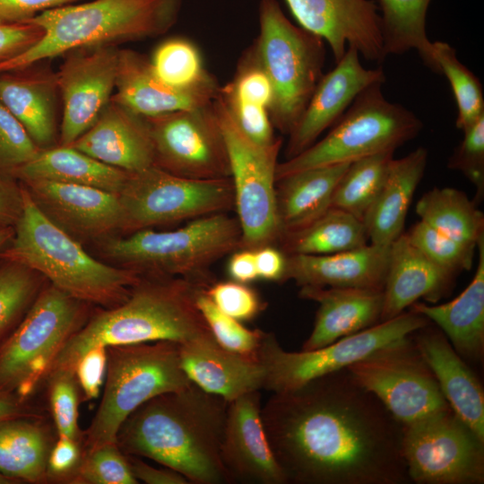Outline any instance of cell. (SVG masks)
Returning a JSON list of instances; mask_svg holds the SVG:
<instances>
[{
    "label": "cell",
    "instance_id": "obj_21",
    "mask_svg": "<svg viewBox=\"0 0 484 484\" xmlns=\"http://www.w3.org/2000/svg\"><path fill=\"white\" fill-rule=\"evenodd\" d=\"M20 183L40 211L73 237L96 238L121 230L123 212L117 194L48 180Z\"/></svg>",
    "mask_w": 484,
    "mask_h": 484
},
{
    "label": "cell",
    "instance_id": "obj_25",
    "mask_svg": "<svg viewBox=\"0 0 484 484\" xmlns=\"http://www.w3.org/2000/svg\"><path fill=\"white\" fill-rule=\"evenodd\" d=\"M412 337L452 411L484 440V393L475 374L445 333L430 323Z\"/></svg>",
    "mask_w": 484,
    "mask_h": 484
},
{
    "label": "cell",
    "instance_id": "obj_31",
    "mask_svg": "<svg viewBox=\"0 0 484 484\" xmlns=\"http://www.w3.org/2000/svg\"><path fill=\"white\" fill-rule=\"evenodd\" d=\"M218 95L237 126L249 139L261 145L275 141L269 116L272 85L253 45L243 52L233 78L220 86Z\"/></svg>",
    "mask_w": 484,
    "mask_h": 484
},
{
    "label": "cell",
    "instance_id": "obj_16",
    "mask_svg": "<svg viewBox=\"0 0 484 484\" xmlns=\"http://www.w3.org/2000/svg\"><path fill=\"white\" fill-rule=\"evenodd\" d=\"M154 166L191 179L231 177L229 159L212 102L146 117Z\"/></svg>",
    "mask_w": 484,
    "mask_h": 484
},
{
    "label": "cell",
    "instance_id": "obj_36",
    "mask_svg": "<svg viewBox=\"0 0 484 484\" xmlns=\"http://www.w3.org/2000/svg\"><path fill=\"white\" fill-rule=\"evenodd\" d=\"M368 238L362 220L330 207L303 228L282 234L277 241L286 255H329L364 246Z\"/></svg>",
    "mask_w": 484,
    "mask_h": 484
},
{
    "label": "cell",
    "instance_id": "obj_32",
    "mask_svg": "<svg viewBox=\"0 0 484 484\" xmlns=\"http://www.w3.org/2000/svg\"><path fill=\"white\" fill-rule=\"evenodd\" d=\"M427 160V150L419 147L392 160L385 181L363 220L371 244L390 246L403 233L406 215L423 177Z\"/></svg>",
    "mask_w": 484,
    "mask_h": 484
},
{
    "label": "cell",
    "instance_id": "obj_19",
    "mask_svg": "<svg viewBox=\"0 0 484 484\" xmlns=\"http://www.w3.org/2000/svg\"><path fill=\"white\" fill-rule=\"evenodd\" d=\"M261 410L260 390L228 403L220 459L230 483L288 484L269 444Z\"/></svg>",
    "mask_w": 484,
    "mask_h": 484
},
{
    "label": "cell",
    "instance_id": "obj_26",
    "mask_svg": "<svg viewBox=\"0 0 484 484\" xmlns=\"http://www.w3.org/2000/svg\"><path fill=\"white\" fill-rule=\"evenodd\" d=\"M178 346L182 369L203 391L229 402L264 389L265 373L260 361L222 348L213 336Z\"/></svg>",
    "mask_w": 484,
    "mask_h": 484
},
{
    "label": "cell",
    "instance_id": "obj_43",
    "mask_svg": "<svg viewBox=\"0 0 484 484\" xmlns=\"http://www.w3.org/2000/svg\"><path fill=\"white\" fill-rule=\"evenodd\" d=\"M49 412L55 430L59 436H65L82 443L79 427V404L81 390L74 371L60 369L51 372L45 379Z\"/></svg>",
    "mask_w": 484,
    "mask_h": 484
},
{
    "label": "cell",
    "instance_id": "obj_30",
    "mask_svg": "<svg viewBox=\"0 0 484 484\" xmlns=\"http://www.w3.org/2000/svg\"><path fill=\"white\" fill-rule=\"evenodd\" d=\"M477 249L475 274L458 297L436 306L419 301L411 306V311L435 323L455 351L471 361L482 360L484 353V236Z\"/></svg>",
    "mask_w": 484,
    "mask_h": 484
},
{
    "label": "cell",
    "instance_id": "obj_40",
    "mask_svg": "<svg viewBox=\"0 0 484 484\" xmlns=\"http://www.w3.org/2000/svg\"><path fill=\"white\" fill-rule=\"evenodd\" d=\"M45 284L33 269L0 258V342L19 325Z\"/></svg>",
    "mask_w": 484,
    "mask_h": 484
},
{
    "label": "cell",
    "instance_id": "obj_41",
    "mask_svg": "<svg viewBox=\"0 0 484 484\" xmlns=\"http://www.w3.org/2000/svg\"><path fill=\"white\" fill-rule=\"evenodd\" d=\"M150 61L155 74L173 88L192 89L215 78L205 69L198 48L185 38L163 41Z\"/></svg>",
    "mask_w": 484,
    "mask_h": 484
},
{
    "label": "cell",
    "instance_id": "obj_20",
    "mask_svg": "<svg viewBox=\"0 0 484 484\" xmlns=\"http://www.w3.org/2000/svg\"><path fill=\"white\" fill-rule=\"evenodd\" d=\"M385 81L381 66L365 68L359 60V51L348 46L336 65L322 76L303 114L290 133L286 160L317 142L321 134L341 118L365 88Z\"/></svg>",
    "mask_w": 484,
    "mask_h": 484
},
{
    "label": "cell",
    "instance_id": "obj_14",
    "mask_svg": "<svg viewBox=\"0 0 484 484\" xmlns=\"http://www.w3.org/2000/svg\"><path fill=\"white\" fill-rule=\"evenodd\" d=\"M402 453L418 484H482L484 440L451 408L402 425Z\"/></svg>",
    "mask_w": 484,
    "mask_h": 484
},
{
    "label": "cell",
    "instance_id": "obj_55",
    "mask_svg": "<svg viewBox=\"0 0 484 484\" xmlns=\"http://www.w3.org/2000/svg\"><path fill=\"white\" fill-rule=\"evenodd\" d=\"M131 471L136 480L146 484H187L188 480L170 468H155L138 456L126 454ZM139 482V481H138Z\"/></svg>",
    "mask_w": 484,
    "mask_h": 484
},
{
    "label": "cell",
    "instance_id": "obj_6",
    "mask_svg": "<svg viewBox=\"0 0 484 484\" xmlns=\"http://www.w3.org/2000/svg\"><path fill=\"white\" fill-rule=\"evenodd\" d=\"M241 236L238 218L218 212L175 230L145 229L108 238L103 250L119 267L141 276L180 277L207 288L215 281L211 266L240 249Z\"/></svg>",
    "mask_w": 484,
    "mask_h": 484
},
{
    "label": "cell",
    "instance_id": "obj_52",
    "mask_svg": "<svg viewBox=\"0 0 484 484\" xmlns=\"http://www.w3.org/2000/svg\"><path fill=\"white\" fill-rule=\"evenodd\" d=\"M43 30L34 22L0 21V63L23 53L43 37Z\"/></svg>",
    "mask_w": 484,
    "mask_h": 484
},
{
    "label": "cell",
    "instance_id": "obj_44",
    "mask_svg": "<svg viewBox=\"0 0 484 484\" xmlns=\"http://www.w3.org/2000/svg\"><path fill=\"white\" fill-rule=\"evenodd\" d=\"M196 304L218 344L231 352L258 359L265 332L248 329L221 312L206 295L205 289L199 291Z\"/></svg>",
    "mask_w": 484,
    "mask_h": 484
},
{
    "label": "cell",
    "instance_id": "obj_50",
    "mask_svg": "<svg viewBox=\"0 0 484 484\" xmlns=\"http://www.w3.org/2000/svg\"><path fill=\"white\" fill-rule=\"evenodd\" d=\"M82 443L57 436L47 462V483L69 484L83 454Z\"/></svg>",
    "mask_w": 484,
    "mask_h": 484
},
{
    "label": "cell",
    "instance_id": "obj_56",
    "mask_svg": "<svg viewBox=\"0 0 484 484\" xmlns=\"http://www.w3.org/2000/svg\"><path fill=\"white\" fill-rule=\"evenodd\" d=\"M258 278L282 282L286 269V255L274 246L255 250Z\"/></svg>",
    "mask_w": 484,
    "mask_h": 484
},
{
    "label": "cell",
    "instance_id": "obj_5",
    "mask_svg": "<svg viewBox=\"0 0 484 484\" xmlns=\"http://www.w3.org/2000/svg\"><path fill=\"white\" fill-rule=\"evenodd\" d=\"M183 0H91L45 11L29 21L43 37L19 56L0 63V72L22 69L83 48L156 38L177 22Z\"/></svg>",
    "mask_w": 484,
    "mask_h": 484
},
{
    "label": "cell",
    "instance_id": "obj_10",
    "mask_svg": "<svg viewBox=\"0 0 484 484\" xmlns=\"http://www.w3.org/2000/svg\"><path fill=\"white\" fill-rule=\"evenodd\" d=\"M90 306L47 282L19 325L0 342V389L32 400L60 350L88 320Z\"/></svg>",
    "mask_w": 484,
    "mask_h": 484
},
{
    "label": "cell",
    "instance_id": "obj_9",
    "mask_svg": "<svg viewBox=\"0 0 484 484\" xmlns=\"http://www.w3.org/2000/svg\"><path fill=\"white\" fill-rule=\"evenodd\" d=\"M384 82L365 88L330 132L299 154L279 162L276 181L307 169L350 163L397 148L415 138L422 121L401 104L385 99Z\"/></svg>",
    "mask_w": 484,
    "mask_h": 484
},
{
    "label": "cell",
    "instance_id": "obj_58",
    "mask_svg": "<svg viewBox=\"0 0 484 484\" xmlns=\"http://www.w3.org/2000/svg\"><path fill=\"white\" fill-rule=\"evenodd\" d=\"M228 273L238 282L248 283L258 278L255 251L238 249L234 252L229 261Z\"/></svg>",
    "mask_w": 484,
    "mask_h": 484
},
{
    "label": "cell",
    "instance_id": "obj_13",
    "mask_svg": "<svg viewBox=\"0 0 484 484\" xmlns=\"http://www.w3.org/2000/svg\"><path fill=\"white\" fill-rule=\"evenodd\" d=\"M430 321L413 311L379 322L312 350L287 351L272 333H265L257 358L264 367V389L290 391L316 377L347 368L385 345L409 336Z\"/></svg>",
    "mask_w": 484,
    "mask_h": 484
},
{
    "label": "cell",
    "instance_id": "obj_17",
    "mask_svg": "<svg viewBox=\"0 0 484 484\" xmlns=\"http://www.w3.org/2000/svg\"><path fill=\"white\" fill-rule=\"evenodd\" d=\"M117 46L72 50L55 73L63 105L59 145L69 146L99 118L114 94Z\"/></svg>",
    "mask_w": 484,
    "mask_h": 484
},
{
    "label": "cell",
    "instance_id": "obj_24",
    "mask_svg": "<svg viewBox=\"0 0 484 484\" xmlns=\"http://www.w3.org/2000/svg\"><path fill=\"white\" fill-rule=\"evenodd\" d=\"M69 146L130 173L154 166V147L146 117L112 99L96 122Z\"/></svg>",
    "mask_w": 484,
    "mask_h": 484
},
{
    "label": "cell",
    "instance_id": "obj_59",
    "mask_svg": "<svg viewBox=\"0 0 484 484\" xmlns=\"http://www.w3.org/2000/svg\"><path fill=\"white\" fill-rule=\"evenodd\" d=\"M14 234L13 227L0 229V252L11 242Z\"/></svg>",
    "mask_w": 484,
    "mask_h": 484
},
{
    "label": "cell",
    "instance_id": "obj_46",
    "mask_svg": "<svg viewBox=\"0 0 484 484\" xmlns=\"http://www.w3.org/2000/svg\"><path fill=\"white\" fill-rule=\"evenodd\" d=\"M126 454L117 443L84 450L69 484H137Z\"/></svg>",
    "mask_w": 484,
    "mask_h": 484
},
{
    "label": "cell",
    "instance_id": "obj_35",
    "mask_svg": "<svg viewBox=\"0 0 484 484\" xmlns=\"http://www.w3.org/2000/svg\"><path fill=\"white\" fill-rule=\"evenodd\" d=\"M54 431L46 417L0 420V474L19 483H47Z\"/></svg>",
    "mask_w": 484,
    "mask_h": 484
},
{
    "label": "cell",
    "instance_id": "obj_57",
    "mask_svg": "<svg viewBox=\"0 0 484 484\" xmlns=\"http://www.w3.org/2000/svg\"><path fill=\"white\" fill-rule=\"evenodd\" d=\"M27 417L46 416L43 410L32 400H25L16 393L0 389V420Z\"/></svg>",
    "mask_w": 484,
    "mask_h": 484
},
{
    "label": "cell",
    "instance_id": "obj_1",
    "mask_svg": "<svg viewBox=\"0 0 484 484\" xmlns=\"http://www.w3.org/2000/svg\"><path fill=\"white\" fill-rule=\"evenodd\" d=\"M261 415L288 483L410 481L402 425L347 368L272 393Z\"/></svg>",
    "mask_w": 484,
    "mask_h": 484
},
{
    "label": "cell",
    "instance_id": "obj_29",
    "mask_svg": "<svg viewBox=\"0 0 484 484\" xmlns=\"http://www.w3.org/2000/svg\"><path fill=\"white\" fill-rule=\"evenodd\" d=\"M58 93L55 73L39 63L0 72V101L41 150L54 147L56 140Z\"/></svg>",
    "mask_w": 484,
    "mask_h": 484
},
{
    "label": "cell",
    "instance_id": "obj_54",
    "mask_svg": "<svg viewBox=\"0 0 484 484\" xmlns=\"http://www.w3.org/2000/svg\"><path fill=\"white\" fill-rule=\"evenodd\" d=\"M22 208L21 183L9 175L0 173V229L13 227Z\"/></svg>",
    "mask_w": 484,
    "mask_h": 484
},
{
    "label": "cell",
    "instance_id": "obj_11",
    "mask_svg": "<svg viewBox=\"0 0 484 484\" xmlns=\"http://www.w3.org/2000/svg\"><path fill=\"white\" fill-rule=\"evenodd\" d=\"M212 106L229 159L240 249L274 246L281 235L275 174L282 139L277 137L268 145L255 143L237 126L219 95Z\"/></svg>",
    "mask_w": 484,
    "mask_h": 484
},
{
    "label": "cell",
    "instance_id": "obj_49",
    "mask_svg": "<svg viewBox=\"0 0 484 484\" xmlns=\"http://www.w3.org/2000/svg\"><path fill=\"white\" fill-rule=\"evenodd\" d=\"M205 293L221 312L240 322L252 320L264 307L256 291L246 283L214 281Z\"/></svg>",
    "mask_w": 484,
    "mask_h": 484
},
{
    "label": "cell",
    "instance_id": "obj_3",
    "mask_svg": "<svg viewBox=\"0 0 484 484\" xmlns=\"http://www.w3.org/2000/svg\"><path fill=\"white\" fill-rule=\"evenodd\" d=\"M203 289L180 277L142 276L123 303L91 314L60 350L48 375L74 371L81 357L98 345L156 341L183 344L213 336L196 304Z\"/></svg>",
    "mask_w": 484,
    "mask_h": 484
},
{
    "label": "cell",
    "instance_id": "obj_4",
    "mask_svg": "<svg viewBox=\"0 0 484 484\" xmlns=\"http://www.w3.org/2000/svg\"><path fill=\"white\" fill-rule=\"evenodd\" d=\"M21 185L22 212L0 258L27 265L61 291L90 305L110 308L123 303L142 276L91 256L40 211Z\"/></svg>",
    "mask_w": 484,
    "mask_h": 484
},
{
    "label": "cell",
    "instance_id": "obj_48",
    "mask_svg": "<svg viewBox=\"0 0 484 484\" xmlns=\"http://www.w3.org/2000/svg\"><path fill=\"white\" fill-rule=\"evenodd\" d=\"M463 134L447 166L462 172L475 186L478 200H480L484 194V116Z\"/></svg>",
    "mask_w": 484,
    "mask_h": 484
},
{
    "label": "cell",
    "instance_id": "obj_33",
    "mask_svg": "<svg viewBox=\"0 0 484 484\" xmlns=\"http://www.w3.org/2000/svg\"><path fill=\"white\" fill-rule=\"evenodd\" d=\"M350 163L307 169L276 181L280 237L303 228L331 207L335 187Z\"/></svg>",
    "mask_w": 484,
    "mask_h": 484
},
{
    "label": "cell",
    "instance_id": "obj_2",
    "mask_svg": "<svg viewBox=\"0 0 484 484\" xmlns=\"http://www.w3.org/2000/svg\"><path fill=\"white\" fill-rule=\"evenodd\" d=\"M228 403L192 383L140 405L120 426L116 443L124 454L150 458L189 483H230L220 459Z\"/></svg>",
    "mask_w": 484,
    "mask_h": 484
},
{
    "label": "cell",
    "instance_id": "obj_12",
    "mask_svg": "<svg viewBox=\"0 0 484 484\" xmlns=\"http://www.w3.org/2000/svg\"><path fill=\"white\" fill-rule=\"evenodd\" d=\"M118 197L121 230L129 234L235 208L231 177L191 179L156 166L131 173Z\"/></svg>",
    "mask_w": 484,
    "mask_h": 484
},
{
    "label": "cell",
    "instance_id": "obj_51",
    "mask_svg": "<svg viewBox=\"0 0 484 484\" xmlns=\"http://www.w3.org/2000/svg\"><path fill=\"white\" fill-rule=\"evenodd\" d=\"M75 376L81 390L82 401L95 399L100 392L107 373V347L98 345L91 348L77 361Z\"/></svg>",
    "mask_w": 484,
    "mask_h": 484
},
{
    "label": "cell",
    "instance_id": "obj_47",
    "mask_svg": "<svg viewBox=\"0 0 484 484\" xmlns=\"http://www.w3.org/2000/svg\"><path fill=\"white\" fill-rule=\"evenodd\" d=\"M40 151L21 122L0 101V173L10 176Z\"/></svg>",
    "mask_w": 484,
    "mask_h": 484
},
{
    "label": "cell",
    "instance_id": "obj_27",
    "mask_svg": "<svg viewBox=\"0 0 484 484\" xmlns=\"http://www.w3.org/2000/svg\"><path fill=\"white\" fill-rule=\"evenodd\" d=\"M454 277L422 254L402 233L390 245L380 322L399 315L419 298L437 302L452 290Z\"/></svg>",
    "mask_w": 484,
    "mask_h": 484
},
{
    "label": "cell",
    "instance_id": "obj_42",
    "mask_svg": "<svg viewBox=\"0 0 484 484\" xmlns=\"http://www.w3.org/2000/svg\"><path fill=\"white\" fill-rule=\"evenodd\" d=\"M435 57L451 86L457 106L455 125L464 131L484 116V97L479 78L456 56L448 43L434 41Z\"/></svg>",
    "mask_w": 484,
    "mask_h": 484
},
{
    "label": "cell",
    "instance_id": "obj_38",
    "mask_svg": "<svg viewBox=\"0 0 484 484\" xmlns=\"http://www.w3.org/2000/svg\"><path fill=\"white\" fill-rule=\"evenodd\" d=\"M420 220L460 242L477 247L484 236V215L460 190L435 187L418 201Z\"/></svg>",
    "mask_w": 484,
    "mask_h": 484
},
{
    "label": "cell",
    "instance_id": "obj_22",
    "mask_svg": "<svg viewBox=\"0 0 484 484\" xmlns=\"http://www.w3.org/2000/svg\"><path fill=\"white\" fill-rule=\"evenodd\" d=\"M219 90L215 78L192 89L173 88L155 74L144 55L119 48L116 88L111 99L143 117H151L209 105Z\"/></svg>",
    "mask_w": 484,
    "mask_h": 484
},
{
    "label": "cell",
    "instance_id": "obj_15",
    "mask_svg": "<svg viewBox=\"0 0 484 484\" xmlns=\"http://www.w3.org/2000/svg\"><path fill=\"white\" fill-rule=\"evenodd\" d=\"M347 369L401 425L450 408L412 334L378 348Z\"/></svg>",
    "mask_w": 484,
    "mask_h": 484
},
{
    "label": "cell",
    "instance_id": "obj_28",
    "mask_svg": "<svg viewBox=\"0 0 484 484\" xmlns=\"http://www.w3.org/2000/svg\"><path fill=\"white\" fill-rule=\"evenodd\" d=\"M299 297L318 303L313 330L302 350H312L380 322L383 290L301 287Z\"/></svg>",
    "mask_w": 484,
    "mask_h": 484
},
{
    "label": "cell",
    "instance_id": "obj_8",
    "mask_svg": "<svg viewBox=\"0 0 484 484\" xmlns=\"http://www.w3.org/2000/svg\"><path fill=\"white\" fill-rule=\"evenodd\" d=\"M255 55L272 90L269 116L273 128L289 135L324 75V40L294 25L277 0H261Z\"/></svg>",
    "mask_w": 484,
    "mask_h": 484
},
{
    "label": "cell",
    "instance_id": "obj_23",
    "mask_svg": "<svg viewBox=\"0 0 484 484\" xmlns=\"http://www.w3.org/2000/svg\"><path fill=\"white\" fill-rule=\"evenodd\" d=\"M282 282L301 287L383 290L390 260V246H364L329 255H286Z\"/></svg>",
    "mask_w": 484,
    "mask_h": 484
},
{
    "label": "cell",
    "instance_id": "obj_60",
    "mask_svg": "<svg viewBox=\"0 0 484 484\" xmlns=\"http://www.w3.org/2000/svg\"><path fill=\"white\" fill-rule=\"evenodd\" d=\"M19 483L15 480L0 474V484H17Z\"/></svg>",
    "mask_w": 484,
    "mask_h": 484
},
{
    "label": "cell",
    "instance_id": "obj_39",
    "mask_svg": "<svg viewBox=\"0 0 484 484\" xmlns=\"http://www.w3.org/2000/svg\"><path fill=\"white\" fill-rule=\"evenodd\" d=\"M393 154L386 151L351 162L335 187L331 207L363 221L385 181Z\"/></svg>",
    "mask_w": 484,
    "mask_h": 484
},
{
    "label": "cell",
    "instance_id": "obj_45",
    "mask_svg": "<svg viewBox=\"0 0 484 484\" xmlns=\"http://www.w3.org/2000/svg\"><path fill=\"white\" fill-rule=\"evenodd\" d=\"M405 234L422 254L454 275L471 269L476 246L454 239L421 220Z\"/></svg>",
    "mask_w": 484,
    "mask_h": 484
},
{
    "label": "cell",
    "instance_id": "obj_34",
    "mask_svg": "<svg viewBox=\"0 0 484 484\" xmlns=\"http://www.w3.org/2000/svg\"><path fill=\"white\" fill-rule=\"evenodd\" d=\"M130 172L107 165L72 146L44 149L10 176L19 182L48 180L97 187L118 194Z\"/></svg>",
    "mask_w": 484,
    "mask_h": 484
},
{
    "label": "cell",
    "instance_id": "obj_37",
    "mask_svg": "<svg viewBox=\"0 0 484 484\" xmlns=\"http://www.w3.org/2000/svg\"><path fill=\"white\" fill-rule=\"evenodd\" d=\"M382 11L381 30L385 56L416 50L423 64L441 74L433 42L426 31V17L431 0H378Z\"/></svg>",
    "mask_w": 484,
    "mask_h": 484
},
{
    "label": "cell",
    "instance_id": "obj_18",
    "mask_svg": "<svg viewBox=\"0 0 484 484\" xmlns=\"http://www.w3.org/2000/svg\"><path fill=\"white\" fill-rule=\"evenodd\" d=\"M303 29L329 45L335 63L347 46L354 47L366 60L381 64L384 51L378 6L372 0H285Z\"/></svg>",
    "mask_w": 484,
    "mask_h": 484
},
{
    "label": "cell",
    "instance_id": "obj_53",
    "mask_svg": "<svg viewBox=\"0 0 484 484\" xmlns=\"http://www.w3.org/2000/svg\"><path fill=\"white\" fill-rule=\"evenodd\" d=\"M77 0H0V21L23 22Z\"/></svg>",
    "mask_w": 484,
    "mask_h": 484
},
{
    "label": "cell",
    "instance_id": "obj_7",
    "mask_svg": "<svg viewBox=\"0 0 484 484\" xmlns=\"http://www.w3.org/2000/svg\"><path fill=\"white\" fill-rule=\"evenodd\" d=\"M106 347L103 394L82 432L84 450L116 443L120 426L140 405L192 384L181 367L178 343L156 341Z\"/></svg>",
    "mask_w": 484,
    "mask_h": 484
}]
</instances>
